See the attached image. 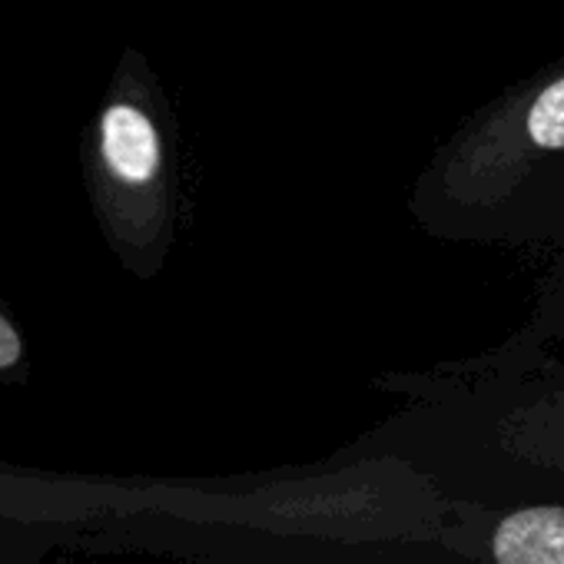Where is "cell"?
<instances>
[{"mask_svg": "<svg viewBox=\"0 0 564 564\" xmlns=\"http://www.w3.org/2000/svg\"><path fill=\"white\" fill-rule=\"evenodd\" d=\"M498 564H564V508H524L495 531Z\"/></svg>", "mask_w": 564, "mask_h": 564, "instance_id": "obj_1", "label": "cell"}, {"mask_svg": "<svg viewBox=\"0 0 564 564\" xmlns=\"http://www.w3.org/2000/svg\"><path fill=\"white\" fill-rule=\"evenodd\" d=\"M104 153L117 176L123 180H150L160 166V140L147 113L137 107H110L104 117Z\"/></svg>", "mask_w": 564, "mask_h": 564, "instance_id": "obj_2", "label": "cell"}, {"mask_svg": "<svg viewBox=\"0 0 564 564\" xmlns=\"http://www.w3.org/2000/svg\"><path fill=\"white\" fill-rule=\"evenodd\" d=\"M528 137L538 147H547V150H561L564 147V80H557L547 90H541V97L531 104Z\"/></svg>", "mask_w": 564, "mask_h": 564, "instance_id": "obj_3", "label": "cell"}, {"mask_svg": "<svg viewBox=\"0 0 564 564\" xmlns=\"http://www.w3.org/2000/svg\"><path fill=\"white\" fill-rule=\"evenodd\" d=\"M18 359H21V336L4 316H0V369L14 366Z\"/></svg>", "mask_w": 564, "mask_h": 564, "instance_id": "obj_4", "label": "cell"}]
</instances>
